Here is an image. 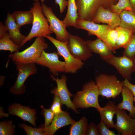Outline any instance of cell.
<instances>
[{
	"mask_svg": "<svg viewBox=\"0 0 135 135\" xmlns=\"http://www.w3.org/2000/svg\"><path fill=\"white\" fill-rule=\"evenodd\" d=\"M92 21L96 23L106 24L112 29L120 26V15L103 6L100 7Z\"/></svg>",
	"mask_w": 135,
	"mask_h": 135,
	"instance_id": "2e32d148",
	"label": "cell"
},
{
	"mask_svg": "<svg viewBox=\"0 0 135 135\" xmlns=\"http://www.w3.org/2000/svg\"><path fill=\"white\" fill-rule=\"evenodd\" d=\"M54 98L53 103L50 108L55 115L58 114L61 112L62 104L60 99L59 96L57 94H54Z\"/></svg>",
	"mask_w": 135,
	"mask_h": 135,
	"instance_id": "836d02e7",
	"label": "cell"
},
{
	"mask_svg": "<svg viewBox=\"0 0 135 135\" xmlns=\"http://www.w3.org/2000/svg\"><path fill=\"white\" fill-rule=\"evenodd\" d=\"M118 38L117 30L115 29L110 28L107 32L103 41L113 52H115Z\"/></svg>",
	"mask_w": 135,
	"mask_h": 135,
	"instance_id": "83f0119b",
	"label": "cell"
},
{
	"mask_svg": "<svg viewBox=\"0 0 135 135\" xmlns=\"http://www.w3.org/2000/svg\"><path fill=\"white\" fill-rule=\"evenodd\" d=\"M40 108L41 114L44 116L45 119L44 123L42 127L43 128H46L50 125L55 114L50 108L46 109L43 105L40 106Z\"/></svg>",
	"mask_w": 135,
	"mask_h": 135,
	"instance_id": "4dcf8cb0",
	"label": "cell"
},
{
	"mask_svg": "<svg viewBox=\"0 0 135 135\" xmlns=\"http://www.w3.org/2000/svg\"><path fill=\"white\" fill-rule=\"evenodd\" d=\"M115 29L118 34L116 49L121 48L125 49L130 41L134 34L130 30L120 26L117 27Z\"/></svg>",
	"mask_w": 135,
	"mask_h": 135,
	"instance_id": "cb8c5ba5",
	"label": "cell"
},
{
	"mask_svg": "<svg viewBox=\"0 0 135 135\" xmlns=\"http://www.w3.org/2000/svg\"><path fill=\"white\" fill-rule=\"evenodd\" d=\"M95 80L99 95L108 99L116 98L121 93L124 86L122 81L114 75L100 74L96 76Z\"/></svg>",
	"mask_w": 135,
	"mask_h": 135,
	"instance_id": "277c9868",
	"label": "cell"
},
{
	"mask_svg": "<svg viewBox=\"0 0 135 135\" xmlns=\"http://www.w3.org/2000/svg\"><path fill=\"white\" fill-rule=\"evenodd\" d=\"M18 76L14 86L10 88V92L11 93L19 95L24 94L26 87L24 83L30 75L36 74L37 69L34 64H21L16 66Z\"/></svg>",
	"mask_w": 135,
	"mask_h": 135,
	"instance_id": "ba28073f",
	"label": "cell"
},
{
	"mask_svg": "<svg viewBox=\"0 0 135 135\" xmlns=\"http://www.w3.org/2000/svg\"><path fill=\"white\" fill-rule=\"evenodd\" d=\"M117 109V106L110 100L104 107L98 111L100 114L101 121L104 122L108 128H114L115 124L113 118Z\"/></svg>",
	"mask_w": 135,
	"mask_h": 135,
	"instance_id": "44dd1931",
	"label": "cell"
},
{
	"mask_svg": "<svg viewBox=\"0 0 135 135\" xmlns=\"http://www.w3.org/2000/svg\"><path fill=\"white\" fill-rule=\"evenodd\" d=\"M123 53L124 56L132 60L135 55V34H134L130 41Z\"/></svg>",
	"mask_w": 135,
	"mask_h": 135,
	"instance_id": "d6a6232c",
	"label": "cell"
},
{
	"mask_svg": "<svg viewBox=\"0 0 135 135\" xmlns=\"http://www.w3.org/2000/svg\"><path fill=\"white\" fill-rule=\"evenodd\" d=\"M67 45L72 55L80 61H85L93 56L87 48L86 42L78 36L70 34Z\"/></svg>",
	"mask_w": 135,
	"mask_h": 135,
	"instance_id": "8fae6325",
	"label": "cell"
},
{
	"mask_svg": "<svg viewBox=\"0 0 135 135\" xmlns=\"http://www.w3.org/2000/svg\"><path fill=\"white\" fill-rule=\"evenodd\" d=\"M42 6V13L48 20L50 30L56 35V39L62 42H68L70 33L67 31L63 21L55 15L51 8L43 3Z\"/></svg>",
	"mask_w": 135,
	"mask_h": 135,
	"instance_id": "52a82bcc",
	"label": "cell"
},
{
	"mask_svg": "<svg viewBox=\"0 0 135 135\" xmlns=\"http://www.w3.org/2000/svg\"><path fill=\"white\" fill-rule=\"evenodd\" d=\"M86 135H100L97 125L94 122H91L88 125Z\"/></svg>",
	"mask_w": 135,
	"mask_h": 135,
	"instance_id": "d590c367",
	"label": "cell"
},
{
	"mask_svg": "<svg viewBox=\"0 0 135 135\" xmlns=\"http://www.w3.org/2000/svg\"><path fill=\"white\" fill-rule=\"evenodd\" d=\"M87 48L91 52L98 54L102 59L113 55L112 51L106 43L100 39L98 38L93 40L86 41Z\"/></svg>",
	"mask_w": 135,
	"mask_h": 135,
	"instance_id": "ac0fdd59",
	"label": "cell"
},
{
	"mask_svg": "<svg viewBox=\"0 0 135 135\" xmlns=\"http://www.w3.org/2000/svg\"><path fill=\"white\" fill-rule=\"evenodd\" d=\"M88 125L86 118L82 117L78 121L76 122L71 124L70 129V135H86Z\"/></svg>",
	"mask_w": 135,
	"mask_h": 135,
	"instance_id": "484cf974",
	"label": "cell"
},
{
	"mask_svg": "<svg viewBox=\"0 0 135 135\" xmlns=\"http://www.w3.org/2000/svg\"><path fill=\"white\" fill-rule=\"evenodd\" d=\"M100 135H116L114 132L109 130L106 124L101 121L97 125Z\"/></svg>",
	"mask_w": 135,
	"mask_h": 135,
	"instance_id": "e575fe53",
	"label": "cell"
},
{
	"mask_svg": "<svg viewBox=\"0 0 135 135\" xmlns=\"http://www.w3.org/2000/svg\"><path fill=\"white\" fill-rule=\"evenodd\" d=\"M102 60L114 66L123 78L132 80V74L135 72V66L132 60L124 56L117 57L114 55Z\"/></svg>",
	"mask_w": 135,
	"mask_h": 135,
	"instance_id": "30bf717a",
	"label": "cell"
},
{
	"mask_svg": "<svg viewBox=\"0 0 135 135\" xmlns=\"http://www.w3.org/2000/svg\"><path fill=\"white\" fill-rule=\"evenodd\" d=\"M67 6V13L63 21L66 27L72 26L76 28L78 16L76 0H68Z\"/></svg>",
	"mask_w": 135,
	"mask_h": 135,
	"instance_id": "7402d4cb",
	"label": "cell"
},
{
	"mask_svg": "<svg viewBox=\"0 0 135 135\" xmlns=\"http://www.w3.org/2000/svg\"><path fill=\"white\" fill-rule=\"evenodd\" d=\"M8 32V29L6 26L4 25L0 22V38L2 37Z\"/></svg>",
	"mask_w": 135,
	"mask_h": 135,
	"instance_id": "f35d334b",
	"label": "cell"
},
{
	"mask_svg": "<svg viewBox=\"0 0 135 135\" xmlns=\"http://www.w3.org/2000/svg\"><path fill=\"white\" fill-rule=\"evenodd\" d=\"M133 8L134 12L135 13V0H130Z\"/></svg>",
	"mask_w": 135,
	"mask_h": 135,
	"instance_id": "60d3db41",
	"label": "cell"
},
{
	"mask_svg": "<svg viewBox=\"0 0 135 135\" xmlns=\"http://www.w3.org/2000/svg\"><path fill=\"white\" fill-rule=\"evenodd\" d=\"M58 56L56 51L48 53L44 50L36 63L47 68L53 76H58L59 73L65 72V64L64 62L60 60Z\"/></svg>",
	"mask_w": 135,
	"mask_h": 135,
	"instance_id": "9c48e42d",
	"label": "cell"
},
{
	"mask_svg": "<svg viewBox=\"0 0 135 135\" xmlns=\"http://www.w3.org/2000/svg\"><path fill=\"white\" fill-rule=\"evenodd\" d=\"M121 93L122 100L117 106L118 108L127 110L129 112V115L135 118V106L134 105V95L128 88L124 86Z\"/></svg>",
	"mask_w": 135,
	"mask_h": 135,
	"instance_id": "ffe728a7",
	"label": "cell"
},
{
	"mask_svg": "<svg viewBox=\"0 0 135 135\" xmlns=\"http://www.w3.org/2000/svg\"><path fill=\"white\" fill-rule=\"evenodd\" d=\"M76 122L72 119L68 112L62 111L55 115L50 125L46 128H44V132L46 135H53L59 129L71 124Z\"/></svg>",
	"mask_w": 135,
	"mask_h": 135,
	"instance_id": "e0dca14e",
	"label": "cell"
},
{
	"mask_svg": "<svg viewBox=\"0 0 135 135\" xmlns=\"http://www.w3.org/2000/svg\"><path fill=\"white\" fill-rule=\"evenodd\" d=\"M3 109L2 107H0V118L3 117H9V114L4 113L3 112Z\"/></svg>",
	"mask_w": 135,
	"mask_h": 135,
	"instance_id": "ab89813d",
	"label": "cell"
},
{
	"mask_svg": "<svg viewBox=\"0 0 135 135\" xmlns=\"http://www.w3.org/2000/svg\"><path fill=\"white\" fill-rule=\"evenodd\" d=\"M132 61L134 64L135 66V55L133 58Z\"/></svg>",
	"mask_w": 135,
	"mask_h": 135,
	"instance_id": "7bdbcfd3",
	"label": "cell"
},
{
	"mask_svg": "<svg viewBox=\"0 0 135 135\" xmlns=\"http://www.w3.org/2000/svg\"><path fill=\"white\" fill-rule=\"evenodd\" d=\"M34 15V20L31 30L22 43L21 48L28 41L35 37H43L50 35L53 33L50 30L48 22L43 14L42 6L38 1H36L30 8Z\"/></svg>",
	"mask_w": 135,
	"mask_h": 135,
	"instance_id": "7a4b0ae2",
	"label": "cell"
},
{
	"mask_svg": "<svg viewBox=\"0 0 135 135\" xmlns=\"http://www.w3.org/2000/svg\"><path fill=\"white\" fill-rule=\"evenodd\" d=\"M125 110L117 109L115 114L116 122L114 128L118 135H134L135 118L127 114Z\"/></svg>",
	"mask_w": 135,
	"mask_h": 135,
	"instance_id": "4fadbf2b",
	"label": "cell"
},
{
	"mask_svg": "<svg viewBox=\"0 0 135 135\" xmlns=\"http://www.w3.org/2000/svg\"><path fill=\"white\" fill-rule=\"evenodd\" d=\"M48 48L43 37H37L29 47L23 51L10 54L11 58L15 65L36 63L42 51Z\"/></svg>",
	"mask_w": 135,
	"mask_h": 135,
	"instance_id": "3957f363",
	"label": "cell"
},
{
	"mask_svg": "<svg viewBox=\"0 0 135 135\" xmlns=\"http://www.w3.org/2000/svg\"><path fill=\"white\" fill-rule=\"evenodd\" d=\"M50 76L52 80L56 82L57 84V86L51 90V93L56 94L59 96L62 105L65 104L68 108H70L75 112L78 113V111L70 99L71 97L74 95L69 91L67 88L66 77L63 75L60 79L58 77L55 78L51 74Z\"/></svg>",
	"mask_w": 135,
	"mask_h": 135,
	"instance_id": "7c38bea8",
	"label": "cell"
},
{
	"mask_svg": "<svg viewBox=\"0 0 135 135\" xmlns=\"http://www.w3.org/2000/svg\"><path fill=\"white\" fill-rule=\"evenodd\" d=\"M120 26L128 29L135 34V13L133 11L124 10L120 14Z\"/></svg>",
	"mask_w": 135,
	"mask_h": 135,
	"instance_id": "d4e9b609",
	"label": "cell"
},
{
	"mask_svg": "<svg viewBox=\"0 0 135 135\" xmlns=\"http://www.w3.org/2000/svg\"><path fill=\"white\" fill-rule=\"evenodd\" d=\"M19 126L24 130L27 135H46L42 128H34L25 123L20 124Z\"/></svg>",
	"mask_w": 135,
	"mask_h": 135,
	"instance_id": "1f68e13d",
	"label": "cell"
},
{
	"mask_svg": "<svg viewBox=\"0 0 135 135\" xmlns=\"http://www.w3.org/2000/svg\"><path fill=\"white\" fill-rule=\"evenodd\" d=\"M122 82L124 86L128 88L132 92L134 96H135V84H132L127 79H125Z\"/></svg>",
	"mask_w": 135,
	"mask_h": 135,
	"instance_id": "74e56055",
	"label": "cell"
},
{
	"mask_svg": "<svg viewBox=\"0 0 135 135\" xmlns=\"http://www.w3.org/2000/svg\"><path fill=\"white\" fill-rule=\"evenodd\" d=\"M5 26L7 28L10 39L20 48L21 44L26 36L20 32L12 14L8 13L5 21Z\"/></svg>",
	"mask_w": 135,
	"mask_h": 135,
	"instance_id": "d6986e66",
	"label": "cell"
},
{
	"mask_svg": "<svg viewBox=\"0 0 135 135\" xmlns=\"http://www.w3.org/2000/svg\"><path fill=\"white\" fill-rule=\"evenodd\" d=\"M8 110L10 114L17 116L36 127L37 117V112L35 109L31 108L27 106H23L19 104L15 103L9 106Z\"/></svg>",
	"mask_w": 135,
	"mask_h": 135,
	"instance_id": "5bb4252c",
	"label": "cell"
},
{
	"mask_svg": "<svg viewBox=\"0 0 135 135\" xmlns=\"http://www.w3.org/2000/svg\"><path fill=\"white\" fill-rule=\"evenodd\" d=\"M15 126L11 120L3 121L0 122V135H13L15 132Z\"/></svg>",
	"mask_w": 135,
	"mask_h": 135,
	"instance_id": "f546056e",
	"label": "cell"
},
{
	"mask_svg": "<svg viewBox=\"0 0 135 135\" xmlns=\"http://www.w3.org/2000/svg\"><path fill=\"white\" fill-rule=\"evenodd\" d=\"M12 15L19 29L24 25L32 24L34 15L30 10L26 11H16L12 13Z\"/></svg>",
	"mask_w": 135,
	"mask_h": 135,
	"instance_id": "603a6c76",
	"label": "cell"
},
{
	"mask_svg": "<svg viewBox=\"0 0 135 135\" xmlns=\"http://www.w3.org/2000/svg\"><path fill=\"white\" fill-rule=\"evenodd\" d=\"M134 135H135V132H134Z\"/></svg>",
	"mask_w": 135,
	"mask_h": 135,
	"instance_id": "f6af8a7d",
	"label": "cell"
},
{
	"mask_svg": "<svg viewBox=\"0 0 135 135\" xmlns=\"http://www.w3.org/2000/svg\"><path fill=\"white\" fill-rule=\"evenodd\" d=\"M42 3H43L44 0H40ZM55 2L59 6L60 13L62 14L64 12L66 6H67L68 1L66 0H55Z\"/></svg>",
	"mask_w": 135,
	"mask_h": 135,
	"instance_id": "8d00e7d4",
	"label": "cell"
},
{
	"mask_svg": "<svg viewBox=\"0 0 135 135\" xmlns=\"http://www.w3.org/2000/svg\"><path fill=\"white\" fill-rule=\"evenodd\" d=\"M134 101L135 104V96H134Z\"/></svg>",
	"mask_w": 135,
	"mask_h": 135,
	"instance_id": "ee69618b",
	"label": "cell"
},
{
	"mask_svg": "<svg viewBox=\"0 0 135 135\" xmlns=\"http://www.w3.org/2000/svg\"><path fill=\"white\" fill-rule=\"evenodd\" d=\"M76 28L85 30L88 35H95L102 40L107 32L112 28L108 25L99 24L92 21L78 18L76 21Z\"/></svg>",
	"mask_w": 135,
	"mask_h": 135,
	"instance_id": "9a60e30c",
	"label": "cell"
},
{
	"mask_svg": "<svg viewBox=\"0 0 135 135\" xmlns=\"http://www.w3.org/2000/svg\"><path fill=\"white\" fill-rule=\"evenodd\" d=\"M19 47L11 39L7 32L0 38V50H9L10 54L19 52Z\"/></svg>",
	"mask_w": 135,
	"mask_h": 135,
	"instance_id": "4316f807",
	"label": "cell"
},
{
	"mask_svg": "<svg viewBox=\"0 0 135 135\" xmlns=\"http://www.w3.org/2000/svg\"><path fill=\"white\" fill-rule=\"evenodd\" d=\"M98 89L95 82L93 80L84 84L81 90L74 96L72 102L76 109L93 107L98 111L101 107L98 103Z\"/></svg>",
	"mask_w": 135,
	"mask_h": 135,
	"instance_id": "6da1fadb",
	"label": "cell"
},
{
	"mask_svg": "<svg viewBox=\"0 0 135 135\" xmlns=\"http://www.w3.org/2000/svg\"><path fill=\"white\" fill-rule=\"evenodd\" d=\"M116 0H76L78 18L92 21L99 8L109 9Z\"/></svg>",
	"mask_w": 135,
	"mask_h": 135,
	"instance_id": "5b68a950",
	"label": "cell"
},
{
	"mask_svg": "<svg viewBox=\"0 0 135 135\" xmlns=\"http://www.w3.org/2000/svg\"><path fill=\"white\" fill-rule=\"evenodd\" d=\"M109 10L120 15L124 10L134 11L130 0H119L116 4H112Z\"/></svg>",
	"mask_w": 135,
	"mask_h": 135,
	"instance_id": "f1b7e54d",
	"label": "cell"
},
{
	"mask_svg": "<svg viewBox=\"0 0 135 135\" xmlns=\"http://www.w3.org/2000/svg\"><path fill=\"white\" fill-rule=\"evenodd\" d=\"M5 77L4 76H0V85L3 84L4 81Z\"/></svg>",
	"mask_w": 135,
	"mask_h": 135,
	"instance_id": "b9f144b4",
	"label": "cell"
},
{
	"mask_svg": "<svg viewBox=\"0 0 135 135\" xmlns=\"http://www.w3.org/2000/svg\"><path fill=\"white\" fill-rule=\"evenodd\" d=\"M54 46L57 49L58 56H62L65 63V72L75 74L78 70L82 68L84 64L82 61L74 58L69 52L67 47V42L59 41L50 35L45 36Z\"/></svg>",
	"mask_w": 135,
	"mask_h": 135,
	"instance_id": "8992f818",
	"label": "cell"
}]
</instances>
